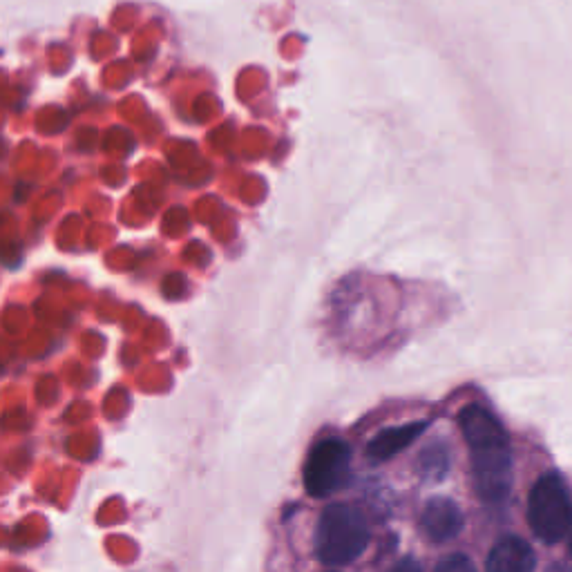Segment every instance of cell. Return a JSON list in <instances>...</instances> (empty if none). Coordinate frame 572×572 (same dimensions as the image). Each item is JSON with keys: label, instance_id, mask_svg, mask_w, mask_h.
<instances>
[{"label": "cell", "instance_id": "1", "mask_svg": "<svg viewBox=\"0 0 572 572\" xmlns=\"http://www.w3.org/2000/svg\"><path fill=\"white\" fill-rule=\"evenodd\" d=\"M459 425L470 447L474 490L485 503H501L512 490L510 436L497 416L481 405H467L459 414Z\"/></svg>", "mask_w": 572, "mask_h": 572}, {"label": "cell", "instance_id": "2", "mask_svg": "<svg viewBox=\"0 0 572 572\" xmlns=\"http://www.w3.org/2000/svg\"><path fill=\"white\" fill-rule=\"evenodd\" d=\"M369 546V526L360 510L331 503L322 510L316 530V555L324 566H347Z\"/></svg>", "mask_w": 572, "mask_h": 572}, {"label": "cell", "instance_id": "3", "mask_svg": "<svg viewBox=\"0 0 572 572\" xmlns=\"http://www.w3.org/2000/svg\"><path fill=\"white\" fill-rule=\"evenodd\" d=\"M528 523L543 543H559L572 530V497L559 472H546L532 485L528 497Z\"/></svg>", "mask_w": 572, "mask_h": 572}, {"label": "cell", "instance_id": "4", "mask_svg": "<svg viewBox=\"0 0 572 572\" xmlns=\"http://www.w3.org/2000/svg\"><path fill=\"white\" fill-rule=\"evenodd\" d=\"M351 479V450L340 438H324L311 447L304 465V488L316 499H327Z\"/></svg>", "mask_w": 572, "mask_h": 572}, {"label": "cell", "instance_id": "5", "mask_svg": "<svg viewBox=\"0 0 572 572\" xmlns=\"http://www.w3.org/2000/svg\"><path fill=\"white\" fill-rule=\"evenodd\" d=\"M463 523L465 519L461 508L447 497L429 499L421 517V528L425 537L434 543H445L459 537Z\"/></svg>", "mask_w": 572, "mask_h": 572}, {"label": "cell", "instance_id": "6", "mask_svg": "<svg viewBox=\"0 0 572 572\" xmlns=\"http://www.w3.org/2000/svg\"><path fill=\"white\" fill-rule=\"evenodd\" d=\"M537 557L530 543L521 537H503L490 550L485 572H535Z\"/></svg>", "mask_w": 572, "mask_h": 572}, {"label": "cell", "instance_id": "7", "mask_svg": "<svg viewBox=\"0 0 572 572\" xmlns=\"http://www.w3.org/2000/svg\"><path fill=\"white\" fill-rule=\"evenodd\" d=\"M427 421H416V423H407L400 427H389L383 429L376 438H371V443L367 447V456L371 461H389L394 459L396 454H400L405 450L407 445H412L418 436L425 432Z\"/></svg>", "mask_w": 572, "mask_h": 572}, {"label": "cell", "instance_id": "8", "mask_svg": "<svg viewBox=\"0 0 572 572\" xmlns=\"http://www.w3.org/2000/svg\"><path fill=\"white\" fill-rule=\"evenodd\" d=\"M418 467H421V472L427 479H441V476H445V472L450 470V456H447L445 447L441 443H436L421 454Z\"/></svg>", "mask_w": 572, "mask_h": 572}, {"label": "cell", "instance_id": "9", "mask_svg": "<svg viewBox=\"0 0 572 572\" xmlns=\"http://www.w3.org/2000/svg\"><path fill=\"white\" fill-rule=\"evenodd\" d=\"M436 572H479L465 555H452L438 564Z\"/></svg>", "mask_w": 572, "mask_h": 572}, {"label": "cell", "instance_id": "10", "mask_svg": "<svg viewBox=\"0 0 572 572\" xmlns=\"http://www.w3.org/2000/svg\"><path fill=\"white\" fill-rule=\"evenodd\" d=\"M389 572H423V568H421V564H418L416 559L405 557V559H400L398 564Z\"/></svg>", "mask_w": 572, "mask_h": 572}, {"label": "cell", "instance_id": "11", "mask_svg": "<svg viewBox=\"0 0 572 572\" xmlns=\"http://www.w3.org/2000/svg\"><path fill=\"white\" fill-rule=\"evenodd\" d=\"M568 550H570V557H572V537H570V543H568Z\"/></svg>", "mask_w": 572, "mask_h": 572}]
</instances>
